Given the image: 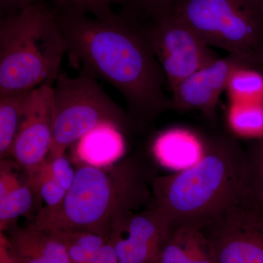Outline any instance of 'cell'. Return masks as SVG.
Listing matches in <instances>:
<instances>
[{"label":"cell","mask_w":263,"mask_h":263,"mask_svg":"<svg viewBox=\"0 0 263 263\" xmlns=\"http://www.w3.org/2000/svg\"><path fill=\"white\" fill-rule=\"evenodd\" d=\"M261 1H262V3H263V0H261Z\"/></svg>","instance_id":"29"},{"label":"cell","mask_w":263,"mask_h":263,"mask_svg":"<svg viewBox=\"0 0 263 263\" xmlns=\"http://www.w3.org/2000/svg\"><path fill=\"white\" fill-rule=\"evenodd\" d=\"M155 263H216V261L201 228L190 224H171Z\"/></svg>","instance_id":"14"},{"label":"cell","mask_w":263,"mask_h":263,"mask_svg":"<svg viewBox=\"0 0 263 263\" xmlns=\"http://www.w3.org/2000/svg\"><path fill=\"white\" fill-rule=\"evenodd\" d=\"M35 193L27 181L23 182L3 198H0V230L9 229V226L19 216L32 209Z\"/></svg>","instance_id":"20"},{"label":"cell","mask_w":263,"mask_h":263,"mask_svg":"<svg viewBox=\"0 0 263 263\" xmlns=\"http://www.w3.org/2000/svg\"><path fill=\"white\" fill-rule=\"evenodd\" d=\"M105 122L124 132L136 128L127 112L93 76L80 72L72 78L60 72L53 86V142L48 157L64 155L86 133Z\"/></svg>","instance_id":"6"},{"label":"cell","mask_w":263,"mask_h":263,"mask_svg":"<svg viewBox=\"0 0 263 263\" xmlns=\"http://www.w3.org/2000/svg\"><path fill=\"white\" fill-rule=\"evenodd\" d=\"M249 175L247 187L252 196L263 203V136L247 149Z\"/></svg>","instance_id":"22"},{"label":"cell","mask_w":263,"mask_h":263,"mask_svg":"<svg viewBox=\"0 0 263 263\" xmlns=\"http://www.w3.org/2000/svg\"><path fill=\"white\" fill-rule=\"evenodd\" d=\"M226 90L230 102L263 100V74L257 68L238 69L230 77Z\"/></svg>","instance_id":"19"},{"label":"cell","mask_w":263,"mask_h":263,"mask_svg":"<svg viewBox=\"0 0 263 263\" xmlns=\"http://www.w3.org/2000/svg\"><path fill=\"white\" fill-rule=\"evenodd\" d=\"M0 263H15L8 249L6 235L3 233L0 235Z\"/></svg>","instance_id":"27"},{"label":"cell","mask_w":263,"mask_h":263,"mask_svg":"<svg viewBox=\"0 0 263 263\" xmlns=\"http://www.w3.org/2000/svg\"><path fill=\"white\" fill-rule=\"evenodd\" d=\"M53 11L76 12L91 15L100 20H113L118 16L112 5H122L124 0H43Z\"/></svg>","instance_id":"21"},{"label":"cell","mask_w":263,"mask_h":263,"mask_svg":"<svg viewBox=\"0 0 263 263\" xmlns=\"http://www.w3.org/2000/svg\"><path fill=\"white\" fill-rule=\"evenodd\" d=\"M141 156L105 167L79 164L63 201L44 206L32 224L46 230L84 232L110 238L133 214L153 202L154 176Z\"/></svg>","instance_id":"2"},{"label":"cell","mask_w":263,"mask_h":263,"mask_svg":"<svg viewBox=\"0 0 263 263\" xmlns=\"http://www.w3.org/2000/svg\"><path fill=\"white\" fill-rule=\"evenodd\" d=\"M151 20L143 29L171 91L194 72L217 60L212 47L172 12Z\"/></svg>","instance_id":"8"},{"label":"cell","mask_w":263,"mask_h":263,"mask_svg":"<svg viewBox=\"0 0 263 263\" xmlns=\"http://www.w3.org/2000/svg\"><path fill=\"white\" fill-rule=\"evenodd\" d=\"M171 222L152 202L133 213L109 238L119 263H155Z\"/></svg>","instance_id":"11"},{"label":"cell","mask_w":263,"mask_h":263,"mask_svg":"<svg viewBox=\"0 0 263 263\" xmlns=\"http://www.w3.org/2000/svg\"><path fill=\"white\" fill-rule=\"evenodd\" d=\"M29 92L0 97L1 160L11 155L12 148L23 119L26 100Z\"/></svg>","instance_id":"16"},{"label":"cell","mask_w":263,"mask_h":263,"mask_svg":"<svg viewBox=\"0 0 263 263\" xmlns=\"http://www.w3.org/2000/svg\"><path fill=\"white\" fill-rule=\"evenodd\" d=\"M242 67L255 68L236 55L228 53L224 58H218L185 79L171 91L173 108L200 110L209 119H213L230 77Z\"/></svg>","instance_id":"10"},{"label":"cell","mask_w":263,"mask_h":263,"mask_svg":"<svg viewBox=\"0 0 263 263\" xmlns=\"http://www.w3.org/2000/svg\"><path fill=\"white\" fill-rule=\"evenodd\" d=\"M48 230L62 242L71 263H91L95 254L108 241V238L95 233Z\"/></svg>","instance_id":"18"},{"label":"cell","mask_w":263,"mask_h":263,"mask_svg":"<svg viewBox=\"0 0 263 263\" xmlns=\"http://www.w3.org/2000/svg\"><path fill=\"white\" fill-rule=\"evenodd\" d=\"M6 240L15 263H71L56 235L34 224L11 228Z\"/></svg>","instance_id":"12"},{"label":"cell","mask_w":263,"mask_h":263,"mask_svg":"<svg viewBox=\"0 0 263 263\" xmlns=\"http://www.w3.org/2000/svg\"><path fill=\"white\" fill-rule=\"evenodd\" d=\"M123 132L113 122L99 124L73 145L78 163L105 167L122 160L127 150Z\"/></svg>","instance_id":"13"},{"label":"cell","mask_w":263,"mask_h":263,"mask_svg":"<svg viewBox=\"0 0 263 263\" xmlns=\"http://www.w3.org/2000/svg\"><path fill=\"white\" fill-rule=\"evenodd\" d=\"M66 53L53 10L43 0L0 20V97L54 82Z\"/></svg>","instance_id":"4"},{"label":"cell","mask_w":263,"mask_h":263,"mask_svg":"<svg viewBox=\"0 0 263 263\" xmlns=\"http://www.w3.org/2000/svg\"><path fill=\"white\" fill-rule=\"evenodd\" d=\"M228 122L237 136L261 138L263 136V100L230 102Z\"/></svg>","instance_id":"17"},{"label":"cell","mask_w":263,"mask_h":263,"mask_svg":"<svg viewBox=\"0 0 263 263\" xmlns=\"http://www.w3.org/2000/svg\"><path fill=\"white\" fill-rule=\"evenodd\" d=\"M201 230L216 263H263V203L247 186Z\"/></svg>","instance_id":"7"},{"label":"cell","mask_w":263,"mask_h":263,"mask_svg":"<svg viewBox=\"0 0 263 263\" xmlns=\"http://www.w3.org/2000/svg\"><path fill=\"white\" fill-rule=\"evenodd\" d=\"M261 67H262V68H263V60L262 62V64H261Z\"/></svg>","instance_id":"28"},{"label":"cell","mask_w":263,"mask_h":263,"mask_svg":"<svg viewBox=\"0 0 263 263\" xmlns=\"http://www.w3.org/2000/svg\"><path fill=\"white\" fill-rule=\"evenodd\" d=\"M200 160L176 174L155 176L153 203L171 224L201 228L247 186V150L228 134L202 141Z\"/></svg>","instance_id":"3"},{"label":"cell","mask_w":263,"mask_h":263,"mask_svg":"<svg viewBox=\"0 0 263 263\" xmlns=\"http://www.w3.org/2000/svg\"><path fill=\"white\" fill-rule=\"evenodd\" d=\"M38 0H0L1 15L13 14L18 13L37 3Z\"/></svg>","instance_id":"25"},{"label":"cell","mask_w":263,"mask_h":263,"mask_svg":"<svg viewBox=\"0 0 263 263\" xmlns=\"http://www.w3.org/2000/svg\"><path fill=\"white\" fill-rule=\"evenodd\" d=\"M152 152L156 160L162 165L171 168H179V163H187L186 157L195 164L190 157L199 161L203 152V144H200L193 135L182 129H169L160 133L152 145Z\"/></svg>","instance_id":"15"},{"label":"cell","mask_w":263,"mask_h":263,"mask_svg":"<svg viewBox=\"0 0 263 263\" xmlns=\"http://www.w3.org/2000/svg\"><path fill=\"white\" fill-rule=\"evenodd\" d=\"M48 167L53 177L68 192L76 176V170L73 169L65 154L55 157L46 159Z\"/></svg>","instance_id":"24"},{"label":"cell","mask_w":263,"mask_h":263,"mask_svg":"<svg viewBox=\"0 0 263 263\" xmlns=\"http://www.w3.org/2000/svg\"><path fill=\"white\" fill-rule=\"evenodd\" d=\"M49 82L29 91L11 155L29 174L48 158L53 142V86Z\"/></svg>","instance_id":"9"},{"label":"cell","mask_w":263,"mask_h":263,"mask_svg":"<svg viewBox=\"0 0 263 263\" xmlns=\"http://www.w3.org/2000/svg\"><path fill=\"white\" fill-rule=\"evenodd\" d=\"M171 12L184 21L208 46L241 57L255 68L261 67V0H180Z\"/></svg>","instance_id":"5"},{"label":"cell","mask_w":263,"mask_h":263,"mask_svg":"<svg viewBox=\"0 0 263 263\" xmlns=\"http://www.w3.org/2000/svg\"><path fill=\"white\" fill-rule=\"evenodd\" d=\"M91 263H119L113 245L109 240L95 254Z\"/></svg>","instance_id":"26"},{"label":"cell","mask_w":263,"mask_h":263,"mask_svg":"<svg viewBox=\"0 0 263 263\" xmlns=\"http://www.w3.org/2000/svg\"><path fill=\"white\" fill-rule=\"evenodd\" d=\"M70 63L117 89L136 128L173 109L167 81L143 25L124 15L100 20L76 12L53 11Z\"/></svg>","instance_id":"1"},{"label":"cell","mask_w":263,"mask_h":263,"mask_svg":"<svg viewBox=\"0 0 263 263\" xmlns=\"http://www.w3.org/2000/svg\"><path fill=\"white\" fill-rule=\"evenodd\" d=\"M180 0H124L123 15L136 19L146 17L153 19L171 11Z\"/></svg>","instance_id":"23"}]
</instances>
